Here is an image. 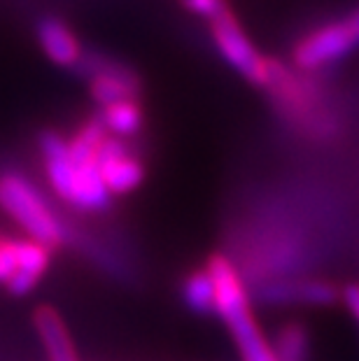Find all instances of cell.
<instances>
[{"label": "cell", "mask_w": 359, "mask_h": 361, "mask_svg": "<svg viewBox=\"0 0 359 361\" xmlns=\"http://www.w3.org/2000/svg\"><path fill=\"white\" fill-rule=\"evenodd\" d=\"M0 207L24 228L30 240L47 245L51 250L63 243L66 231L54 207L24 175L12 171L0 173Z\"/></svg>", "instance_id": "6da1fadb"}, {"label": "cell", "mask_w": 359, "mask_h": 361, "mask_svg": "<svg viewBox=\"0 0 359 361\" xmlns=\"http://www.w3.org/2000/svg\"><path fill=\"white\" fill-rule=\"evenodd\" d=\"M208 24H210V37L215 42L219 56L248 82L257 84V87H266L269 84L271 59L259 54V49L248 37L245 30H243L241 21L233 14L231 7L226 12H221L219 17L208 21Z\"/></svg>", "instance_id": "7a4b0ae2"}, {"label": "cell", "mask_w": 359, "mask_h": 361, "mask_svg": "<svg viewBox=\"0 0 359 361\" xmlns=\"http://www.w3.org/2000/svg\"><path fill=\"white\" fill-rule=\"evenodd\" d=\"M75 71L89 82L91 98L101 107L135 101L140 94V80L133 68L121 63L119 59L108 56V54L84 49Z\"/></svg>", "instance_id": "3957f363"}, {"label": "cell", "mask_w": 359, "mask_h": 361, "mask_svg": "<svg viewBox=\"0 0 359 361\" xmlns=\"http://www.w3.org/2000/svg\"><path fill=\"white\" fill-rule=\"evenodd\" d=\"M355 47H359V44L353 30L348 28L346 19L327 21V24L312 28L299 37V42L292 49V61L299 71L312 73L346 59Z\"/></svg>", "instance_id": "277c9868"}, {"label": "cell", "mask_w": 359, "mask_h": 361, "mask_svg": "<svg viewBox=\"0 0 359 361\" xmlns=\"http://www.w3.org/2000/svg\"><path fill=\"white\" fill-rule=\"evenodd\" d=\"M98 168L112 196H126L145 180V166L128 147L124 137L108 135L98 152Z\"/></svg>", "instance_id": "5b68a950"}, {"label": "cell", "mask_w": 359, "mask_h": 361, "mask_svg": "<svg viewBox=\"0 0 359 361\" xmlns=\"http://www.w3.org/2000/svg\"><path fill=\"white\" fill-rule=\"evenodd\" d=\"M42 164H44V175L49 180L51 191L61 198L63 203L73 205L75 198V184H78V166H75L73 154H71V145L63 135H59L56 130H42L40 140Z\"/></svg>", "instance_id": "8992f818"}, {"label": "cell", "mask_w": 359, "mask_h": 361, "mask_svg": "<svg viewBox=\"0 0 359 361\" xmlns=\"http://www.w3.org/2000/svg\"><path fill=\"white\" fill-rule=\"evenodd\" d=\"M259 298L271 305H331L339 301V289L327 280H276L259 289Z\"/></svg>", "instance_id": "52a82bcc"}, {"label": "cell", "mask_w": 359, "mask_h": 361, "mask_svg": "<svg viewBox=\"0 0 359 361\" xmlns=\"http://www.w3.org/2000/svg\"><path fill=\"white\" fill-rule=\"evenodd\" d=\"M35 40L44 56L61 68H75L84 54L80 37L56 14H42L35 21Z\"/></svg>", "instance_id": "ba28073f"}, {"label": "cell", "mask_w": 359, "mask_h": 361, "mask_svg": "<svg viewBox=\"0 0 359 361\" xmlns=\"http://www.w3.org/2000/svg\"><path fill=\"white\" fill-rule=\"evenodd\" d=\"M14 257H17V271H14L12 280L5 284L14 296H26L35 289L40 282L42 273L47 271L51 247L35 240H12Z\"/></svg>", "instance_id": "9c48e42d"}, {"label": "cell", "mask_w": 359, "mask_h": 361, "mask_svg": "<svg viewBox=\"0 0 359 361\" xmlns=\"http://www.w3.org/2000/svg\"><path fill=\"white\" fill-rule=\"evenodd\" d=\"M224 324L233 336V343L238 348V355L243 361H278L273 345L264 338L262 329H259L255 314L250 308L236 310L224 317Z\"/></svg>", "instance_id": "30bf717a"}, {"label": "cell", "mask_w": 359, "mask_h": 361, "mask_svg": "<svg viewBox=\"0 0 359 361\" xmlns=\"http://www.w3.org/2000/svg\"><path fill=\"white\" fill-rule=\"evenodd\" d=\"M33 324L44 345V352H47L49 361H80L78 352H75V345L71 341V334H68L66 322L61 319V314L51 305H40L35 310Z\"/></svg>", "instance_id": "8fae6325"}, {"label": "cell", "mask_w": 359, "mask_h": 361, "mask_svg": "<svg viewBox=\"0 0 359 361\" xmlns=\"http://www.w3.org/2000/svg\"><path fill=\"white\" fill-rule=\"evenodd\" d=\"M112 203V194L105 184L98 159L78 166V184H75L73 205L84 212H105Z\"/></svg>", "instance_id": "7c38bea8"}, {"label": "cell", "mask_w": 359, "mask_h": 361, "mask_svg": "<svg viewBox=\"0 0 359 361\" xmlns=\"http://www.w3.org/2000/svg\"><path fill=\"white\" fill-rule=\"evenodd\" d=\"M98 119H101V124L105 126V130H108L110 135L124 137V140L138 135L142 128V110L138 101H124V103L101 107Z\"/></svg>", "instance_id": "4fadbf2b"}, {"label": "cell", "mask_w": 359, "mask_h": 361, "mask_svg": "<svg viewBox=\"0 0 359 361\" xmlns=\"http://www.w3.org/2000/svg\"><path fill=\"white\" fill-rule=\"evenodd\" d=\"M182 298L189 305V310L198 314L215 312V282L208 268L189 273V278L182 284Z\"/></svg>", "instance_id": "5bb4252c"}, {"label": "cell", "mask_w": 359, "mask_h": 361, "mask_svg": "<svg viewBox=\"0 0 359 361\" xmlns=\"http://www.w3.org/2000/svg\"><path fill=\"white\" fill-rule=\"evenodd\" d=\"M308 331L299 322H289L273 341V352L278 361H308Z\"/></svg>", "instance_id": "9a60e30c"}, {"label": "cell", "mask_w": 359, "mask_h": 361, "mask_svg": "<svg viewBox=\"0 0 359 361\" xmlns=\"http://www.w3.org/2000/svg\"><path fill=\"white\" fill-rule=\"evenodd\" d=\"M180 3L187 12H192L205 21H212L215 17H219L221 12H226L229 7H231L229 0H180Z\"/></svg>", "instance_id": "2e32d148"}, {"label": "cell", "mask_w": 359, "mask_h": 361, "mask_svg": "<svg viewBox=\"0 0 359 361\" xmlns=\"http://www.w3.org/2000/svg\"><path fill=\"white\" fill-rule=\"evenodd\" d=\"M343 298H346L350 312H353L355 317L359 319V287H357V284H350V287H346V291H343Z\"/></svg>", "instance_id": "e0dca14e"}, {"label": "cell", "mask_w": 359, "mask_h": 361, "mask_svg": "<svg viewBox=\"0 0 359 361\" xmlns=\"http://www.w3.org/2000/svg\"><path fill=\"white\" fill-rule=\"evenodd\" d=\"M346 24H348V28L353 30V35H355V40H357V44H359V7L355 12H350L348 17H346Z\"/></svg>", "instance_id": "ac0fdd59"}]
</instances>
